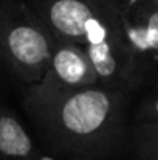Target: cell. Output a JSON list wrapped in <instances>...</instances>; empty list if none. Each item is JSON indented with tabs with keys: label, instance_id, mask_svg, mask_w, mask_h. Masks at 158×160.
<instances>
[{
	"label": "cell",
	"instance_id": "cell-4",
	"mask_svg": "<svg viewBox=\"0 0 158 160\" xmlns=\"http://www.w3.org/2000/svg\"><path fill=\"white\" fill-rule=\"evenodd\" d=\"M121 31L140 81V92L158 84V0H122Z\"/></svg>",
	"mask_w": 158,
	"mask_h": 160
},
{
	"label": "cell",
	"instance_id": "cell-2",
	"mask_svg": "<svg viewBox=\"0 0 158 160\" xmlns=\"http://www.w3.org/2000/svg\"><path fill=\"white\" fill-rule=\"evenodd\" d=\"M56 36L25 0H0V70L22 87L36 84Z\"/></svg>",
	"mask_w": 158,
	"mask_h": 160
},
{
	"label": "cell",
	"instance_id": "cell-7",
	"mask_svg": "<svg viewBox=\"0 0 158 160\" xmlns=\"http://www.w3.org/2000/svg\"><path fill=\"white\" fill-rule=\"evenodd\" d=\"M129 145L136 160H154L158 157V121L132 123Z\"/></svg>",
	"mask_w": 158,
	"mask_h": 160
},
{
	"label": "cell",
	"instance_id": "cell-9",
	"mask_svg": "<svg viewBox=\"0 0 158 160\" xmlns=\"http://www.w3.org/2000/svg\"><path fill=\"white\" fill-rule=\"evenodd\" d=\"M65 160H105V159H85V157H70Z\"/></svg>",
	"mask_w": 158,
	"mask_h": 160
},
{
	"label": "cell",
	"instance_id": "cell-5",
	"mask_svg": "<svg viewBox=\"0 0 158 160\" xmlns=\"http://www.w3.org/2000/svg\"><path fill=\"white\" fill-rule=\"evenodd\" d=\"M99 82L95 67L82 44L57 39L42 78L31 86L22 87L36 93L74 90Z\"/></svg>",
	"mask_w": 158,
	"mask_h": 160
},
{
	"label": "cell",
	"instance_id": "cell-10",
	"mask_svg": "<svg viewBox=\"0 0 158 160\" xmlns=\"http://www.w3.org/2000/svg\"><path fill=\"white\" fill-rule=\"evenodd\" d=\"M154 160H158V157H155V159H154Z\"/></svg>",
	"mask_w": 158,
	"mask_h": 160
},
{
	"label": "cell",
	"instance_id": "cell-6",
	"mask_svg": "<svg viewBox=\"0 0 158 160\" xmlns=\"http://www.w3.org/2000/svg\"><path fill=\"white\" fill-rule=\"evenodd\" d=\"M0 160H44L42 149L14 109L0 101Z\"/></svg>",
	"mask_w": 158,
	"mask_h": 160
},
{
	"label": "cell",
	"instance_id": "cell-1",
	"mask_svg": "<svg viewBox=\"0 0 158 160\" xmlns=\"http://www.w3.org/2000/svg\"><path fill=\"white\" fill-rule=\"evenodd\" d=\"M124 87L96 82L74 90L36 93L20 100L41 140L65 159H113L129 146L132 103Z\"/></svg>",
	"mask_w": 158,
	"mask_h": 160
},
{
	"label": "cell",
	"instance_id": "cell-3",
	"mask_svg": "<svg viewBox=\"0 0 158 160\" xmlns=\"http://www.w3.org/2000/svg\"><path fill=\"white\" fill-rule=\"evenodd\" d=\"M57 39L90 44L121 33L122 0H25Z\"/></svg>",
	"mask_w": 158,
	"mask_h": 160
},
{
	"label": "cell",
	"instance_id": "cell-8",
	"mask_svg": "<svg viewBox=\"0 0 158 160\" xmlns=\"http://www.w3.org/2000/svg\"><path fill=\"white\" fill-rule=\"evenodd\" d=\"M158 121V84L138 92L132 103V123Z\"/></svg>",
	"mask_w": 158,
	"mask_h": 160
}]
</instances>
